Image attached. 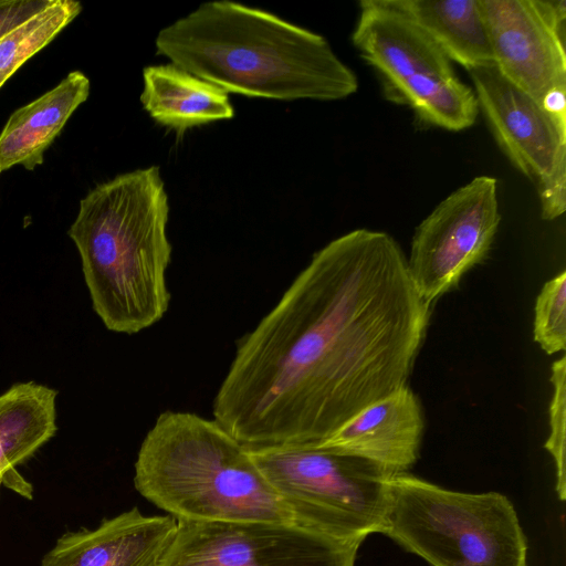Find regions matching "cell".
Instances as JSON below:
<instances>
[{"instance_id":"obj_12","label":"cell","mask_w":566,"mask_h":566,"mask_svg":"<svg viewBox=\"0 0 566 566\" xmlns=\"http://www.w3.org/2000/svg\"><path fill=\"white\" fill-rule=\"evenodd\" d=\"M423 430L420 400L407 385L366 407L332 436L313 444L399 474L418 460Z\"/></svg>"},{"instance_id":"obj_23","label":"cell","mask_w":566,"mask_h":566,"mask_svg":"<svg viewBox=\"0 0 566 566\" xmlns=\"http://www.w3.org/2000/svg\"><path fill=\"white\" fill-rule=\"evenodd\" d=\"M2 484L23 497L32 499V485L9 463L0 448V488Z\"/></svg>"},{"instance_id":"obj_21","label":"cell","mask_w":566,"mask_h":566,"mask_svg":"<svg viewBox=\"0 0 566 566\" xmlns=\"http://www.w3.org/2000/svg\"><path fill=\"white\" fill-rule=\"evenodd\" d=\"M553 396L549 403V436L544 448L551 453L556 469V492L566 499L565 428H566V357L552 364Z\"/></svg>"},{"instance_id":"obj_17","label":"cell","mask_w":566,"mask_h":566,"mask_svg":"<svg viewBox=\"0 0 566 566\" xmlns=\"http://www.w3.org/2000/svg\"><path fill=\"white\" fill-rule=\"evenodd\" d=\"M57 391L34 381L0 395V448L12 467L31 458L56 433Z\"/></svg>"},{"instance_id":"obj_3","label":"cell","mask_w":566,"mask_h":566,"mask_svg":"<svg viewBox=\"0 0 566 566\" xmlns=\"http://www.w3.org/2000/svg\"><path fill=\"white\" fill-rule=\"evenodd\" d=\"M168 216L157 166L118 175L80 201L67 233L81 256L93 308L107 329L136 334L166 314L172 250Z\"/></svg>"},{"instance_id":"obj_1","label":"cell","mask_w":566,"mask_h":566,"mask_svg":"<svg viewBox=\"0 0 566 566\" xmlns=\"http://www.w3.org/2000/svg\"><path fill=\"white\" fill-rule=\"evenodd\" d=\"M431 310L390 234L332 240L239 340L214 420L248 447L328 438L408 385Z\"/></svg>"},{"instance_id":"obj_8","label":"cell","mask_w":566,"mask_h":566,"mask_svg":"<svg viewBox=\"0 0 566 566\" xmlns=\"http://www.w3.org/2000/svg\"><path fill=\"white\" fill-rule=\"evenodd\" d=\"M479 111L504 155L534 185L544 220L566 209V124L505 77L495 66L469 71Z\"/></svg>"},{"instance_id":"obj_20","label":"cell","mask_w":566,"mask_h":566,"mask_svg":"<svg viewBox=\"0 0 566 566\" xmlns=\"http://www.w3.org/2000/svg\"><path fill=\"white\" fill-rule=\"evenodd\" d=\"M534 340L547 354L566 347V272L547 281L536 297L534 308Z\"/></svg>"},{"instance_id":"obj_18","label":"cell","mask_w":566,"mask_h":566,"mask_svg":"<svg viewBox=\"0 0 566 566\" xmlns=\"http://www.w3.org/2000/svg\"><path fill=\"white\" fill-rule=\"evenodd\" d=\"M401 105L413 112L418 123L459 132L471 127L479 106L473 88L454 76H431L413 84Z\"/></svg>"},{"instance_id":"obj_10","label":"cell","mask_w":566,"mask_h":566,"mask_svg":"<svg viewBox=\"0 0 566 566\" xmlns=\"http://www.w3.org/2000/svg\"><path fill=\"white\" fill-rule=\"evenodd\" d=\"M495 69L539 104L566 88V2L480 0Z\"/></svg>"},{"instance_id":"obj_19","label":"cell","mask_w":566,"mask_h":566,"mask_svg":"<svg viewBox=\"0 0 566 566\" xmlns=\"http://www.w3.org/2000/svg\"><path fill=\"white\" fill-rule=\"evenodd\" d=\"M82 11L74 0L50 2L0 39V88L30 57L46 46Z\"/></svg>"},{"instance_id":"obj_11","label":"cell","mask_w":566,"mask_h":566,"mask_svg":"<svg viewBox=\"0 0 566 566\" xmlns=\"http://www.w3.org/2000/svg\"><path fill=\"white\" fill-rule=\"evenodd\" d=\"M352 42L381 83L384 95L423 76H454L452 62L391 0H361Z\"/></svg>"},{"instance_id":"obj_2","label":"cell","mask_w":566,"mask_h":566,"mask_svg":"<svg viewBox=\"0 0 566 566\" xmlns=\"http://www.w3.org/2000/svg\"><path fill=\"white\" fill-rule=\"evenodd\" d=\"M156 52L224 92L280 101H338L356 74L328 41L271 12L216 0L161 29Z\"/></svg>"},{"instance_id":"obj_4","label":"cell","mask_w":566,"mask_h":566,"mask_svg":"<svg viewBox=\"0 0 566 566\" xmlns=\"http://www.w3.org/2000/svg\"><path fill=\"white\" fill-rule=\"evenodd\" d=\"M134 485L177 521L293 523L247 446L192 412L158 416L139 448Z\"/></svg>"},{"instance_id":"obj_7","label":"cell","mask_w":566,"mask_h":566,"mask_svg":"<svg viewBox=\"0 0 566 566\" xmlns=\"http://www.w3.org/2000/svg\"><path fill=\"white\" fill-rule=\"evenodd\" d=\"M177 522L158 566H355L363 543L285 522Z\"/></svg>"},{"instance_id":"obj_13","label":"cell","mask_w":566,"mask_h":566,"mask_svg":"<svg viewBox=\"0 0 566 566\" xmlns=\"http://www.w3.org/2000/svg\"><path fill=\"white\" fill-rule=\"evenodd\" d=\"M171 515H144L133 507L96 528L67 532L41 566H158L177 530Z\"/></svg>"},{"instance_id":"obj_16","label":"cell","mask_w":566,"mask_h":566,"mask_svg":"<svg viewBox=\"0 0 566 566\" xmlns=\"http://www.w3.org/2000/svg\"><path fill=\"white\" fill-rule=\"evenodd\" d=\"M468 72L494 66L480 0H391Z\"/></svg>"},{"instance_id":"obj_22","label":"cell","mask_w":566,"mask_h":566,"mask_svg":"<svg viewBox=\"0 0 566 566\" xmlns=\"http://www.w3.org/2000/svg\"><path fill=\"white\" fill-rule=\"evenodd\" d=\"M49 2L50 0H0V39Z\"/></svg>"},{"instance_id":"obj_14","label":"cell","mask_w":566,"mask_h":566,"mask_svg":"<svg viewBox=\"0 0 566 566\" xmlns=\"http://www.w3.org/2000/svg\"><path fill=\"white\" fill-rule=\"evenodd\" d=\"M91 82L81 71L70 72L56 86L17 108L0 133V174L21 165L33 170L69 118L90 95Z\"/></svg>"},{"instance_id":"obj_15","label":"cell","mask_w":566,"mask_h":566,"mask_svg":"<svg viewBox=\"0 0 566 566\" xmlns=\"http://www.w3.org/2000/svg\"><path fill=\"white\" fill-rule=\"evenodd\" d=\"M143 82L144 109L178 133L234 116L227 92L171 63L145 67Z\"/></svg>"},{"instance_id":"obj_9","label":"cell","mask_w":566,"mask_h":566,"mask_svg":"<svg viewBox=\"0 0 566 566\" xmlns=\"http://www.w3.org/2000/svg\"><path fill=\"white\" fill-rule=\"evenodd\" d=\"M501 221L497 180L479 176L444 198L416 228L407 259L430 304L458 286L492 247Z\"/></svg>"},{"instance_id":"obj_6","label":"cell","mask_w":566,"mask_h":566,"mask_svg":"<svg viewBox=\"0 0 566 566\" xmlns=\"http://www.w3.org/2000/svg\"><path fill=\"white\" fill-rule=\"evenodd\" d=\"M247 448L294 524L349 541L380 533L394 474L313 443Z\"/></svg>"},{"instance_id":"obj_5","label":"cell","mask_w":566,"mask_h":566,"mask_svg":"<svg viewBox=\"0 0 566 566\" xmlns=\"http://www.w3.org/2000/svg\"><path fill=\"white\" fill-rule=\"evenodd\" d=\"M380 533L431 566H527L526 536L499 492H457L394 474Z\"/></svg>"}]
</instances>
